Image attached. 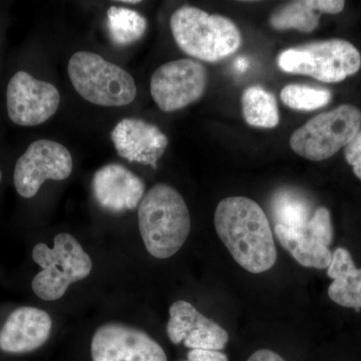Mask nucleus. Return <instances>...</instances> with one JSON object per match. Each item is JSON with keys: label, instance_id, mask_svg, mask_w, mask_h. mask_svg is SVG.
I'll list each match as a JSON object with an SVG mask.
<instances>
[{"label": "nucleus", "instance_id": "393cba45", "mask_svg": "<svg viewBox=\"0 0 361 361\" xmlns=\"http://www.w3.org/2000/svg\"><path fill=\"white\" fill-rule=\"evenodd\" d=\"M247 361H285V360L275 351L269 350V349H260V350L255 351Z\"/></svg>", "mask_w": 361, "mask_h": 361}, {"label": "nucleus", "instance_id": "4468645a", "mask_svg": "<svg viewBox=\"0 0 361 361\" xmlns=\"http://www.w3.org/2000/svg\"><path fill=\"white\" fill-rule=\"evenodd\" d=\"M116 153L125 160L156 169L169 145L167 135L141 118H126L111 133Z\"/></svg>", "mask_w": 361, "mask_h": 361}, {"label": "nucleus", "instance_id": "dca6fc26", "mask_svg": "<svg viewBox=\"0 0 361 361\" xmlns=\"http://www.w3.org/2000/svg\"><path fill=\"white\" fill-rule=\"evenodd\" d=\"M51 316L39 308L23 306L11 313L0 329V349L7 353H32L51 334Z\"/></svg>", "mask_w": 361, "mask_h": 361}, {"label": "nucleus", "instance_id": "0eeeda50", "mask_svg": "<svg viewBox=\"0 0 361 361\" xmlns=\"http://www.w3.org/2000/svg\"><path fill=\"white\" fill-rule=\"evenodd\" d=\"M361 129V111L342 104L320 114L292 134L290 147L297 155L313 161L327 160L353 141Z\"/></svg>", "mask_w": 361, "mask_h": 361}, {"label": "nucleus", "instance_id": "5701e85b", "mask_svg": "<svg viewBox=\"0 0 361 361\" xmlns=\"http://www.w3.org/2000/svg\"><path fill=\"white\" fill-rule=\"evenodd\" d=\"M344 155L353 169L356 177L361 180V130L344 149Z\"/></svg>", "mask_w": 361, "mask_h": 361}, {"label": "nucleus", "instance_id": "a878e982", "mask_svg": "<svg viewBox=\"0 0 361 361\" xmlns=\"http://www.w3.org/2000/svg\"><path fill=\"white\" fill-rule=\"evenodd\" d=\"M235 68L240 71H246V68H248V61L244 59H237L236 63H235Z\"/></svg>", "mask_w": 361, "mask_h": 361}, {"label": "nucleus", "instance_id": "2eb2a0df", "mask_svg": "<svg viewBox=\"0 0 361 361\" xmlns=\"http://www.w3.org/2000/svg\"><path fill=\"white\" fill-rule=\"evenodd\" d=\"M92 187L97 203L113 213L134 210L144 198V180L118 164L99 168L92 177Z\"/></svg>", "mask_w": 361, "mask_h": 361}, {"label": "nucleus", "instance_id": "ddd939ff", "mask_svg": "<svg viewBox=\"0 0 361 361\" xmlns=\"http://www.w3.org/2000/svg\"><path fill=\"white\" fill-rule=\"evenodd\" d=\"M169 314L167 334L174 344L183 342L190 349L220 351L229 341L224 329L187 301H176L170 306Z\"/></svg>", "mask_w": 361, "mask_h": 361}, {"label": "nucleus", "instance_id": "aec40b11", "mask_svg": "<svg viewBox=\"0 0 361 361\" xmlns=\"http://www.w3.org/2000/svg\"><path fill=\"white\" fill-rule=\"evenodd\" d=\"M242 113L252 127L272 129L279 123L276 99L262 87L253 85L242 94Z\"/></svg>", "mask_w": 361, "mask_h": 361}, {"label": "nucleus", "instance_id": "f03ea898", "mask_svg": "<svg viewBox=\"0 0 361 361\" xmlns=\"http://www.w3.org/2000/svg\"><path fill=\"white\" fill-rule=\"evenodd\" d=\"M139 229L153 257L168 259L182 248L191 231V216L179 192L160 183L145 195L137 211Z\"/></svg>", "mask_w": 361, "mask_h": 361}, {"label": "nucleus", "instance_id": "f8f14e48", "mask_svg": "<svg viewBox=\"0 0 361 361\" xmlns=\"http://www.w3.org/2000/svg\"><path fill=\"white\" fill-rule=\"evenodd\" d=\"M275 234L281 245L304 267L325 269L331 264L329 245L334 238L329 209L319 207L304 227L299 229L275 225Z\"/></svg>", "mask_w": 361, "mask_h": 361}, {"label": "nucleus", "instance_id": "a211bd4d", "mask_svg": "<svg viewBox=\"0 0 361 361\" xmlns=\"http://www.w3.org/2000/svg\"><path fill=\"white\" fill-rule=\"evenodd\" d=\"M327 275L334 280L329 288L330 299L343 307L360 310L361 269L346 249L339 247L332 253Z\"/></svg>", "mask_w": 361, "mask_h": 361}, {"label": "nucleus", "instance_id": "f257e3e1", "mask_svg": "<svg viewBox=\"0 0 361 361\" xmlns=\"http://www.w3.org/2000/svg\"><path fill=\"white\" fill-rule=\"evenodd\" d=\"M216 232L242 268L260 274L277 260L269 220L259 204L246 197H228L218 204L214 217Z\"/></svg>", "mask_w": 361, "mask_h": 361}, {"label": "nucleus", "instance_id": "6ab92c4d", "mask_svg": "<svg viewBox=\"0 0 361 361\" xmlns=\"http://www.w3.org/2000/svg\"><path fill=\"white\" fill-rule=\"evenodd\" d=\"M271 211L276 225L294 229L304 227L313 215L310 199L292 189L279 190L274 194L271 202Z\"/></svg>", "mask_w": 361, "mask_h": 361}, {"label": "nucleus", "instance_id": "bb28decb", "mask_svg": "<svg viewBox=\"0 0 361 361\" xmlns=\"http://www.w3.org/2000/svg\"><path fill=\"white\" fill-rule=\"evenodd\" d=\"M141 1H137V0H133V1H128V0H126V1H121V4H140Z\"/></svg>", "mask_w": 361, "mask_h": 361}, {"label": "nucleus", "instance_id": "cd10ccee", "mask_svg": "<svg viewBox=\"0 0 361 361\" xmlns=\"http://www.w3.org/2000/svg\"><path fill=\"white\" fill-rule=\"evenodd\" d=\"M2 179H4V172H2L1 168H0V184H1Z\"/></svg>", "mask_w": 361, "mask_h": 361}, {"label": "nucleus", "instance_id": "f3484780", "mask_svg": "<svg viewBox=\"0 0 361 361\" xmlns=\"http://www.w3.org/2000/svg\"><path fill=\"white\" fill-rule=\"evenodd\" d=\"M345 6L342 0H298L280 7L272 13L270 25L278 30H296L311 32L317 27L323 13L337 14Z\"/></svg>", "mask_w": 361, "mask_h": 361}, {"label": "nucleus", "instance_id": "7ed1b4c3", "mask_svg": "<svg viewBox=\"0 0 361 361\" xmlns=\"http://www.w3.org/2000/svg\"><path fill=\"white\" fill-rule=\"evenodd\" d=\"M170 26L178 47L200 61H222L241 47V32L232 20L197 7H180L171 16Z\"/></svg>", "mask_w": 361, "mask_h": 361}, {"label": "nucleus", "instance_id": "9d476101", "mask_svg": "<svg viewBox=\"0 0 361 361\" xmlns=\"http://www.w3.org/2000/svg\"><path fill=\"white\" fill-rule=\"evenodd\" d=\"M208 85V73L199 61L190 59L169 61L151 78L152 97L161 111L182 110L200 99Z\"/></svg>", "mask_w": 361, "mask_h": 361}, {"label": "nucleus", "instance_id": "39448f33", "mask_svg": "<svg viewBox=\"0 0 361 361\" xmlns=\"http://www.w3.org/2000/svg\"><path fill=\"white\" fill-rule=\"evenodd\" d=\"M68 73L78 94L97 106H125L137 96L130 73L94 52H75L68 61Z\"/></svg>", "mask_w": 361, "mask_h": 361}, {"label": "nucleus", "instance_id": "20e7f679", "mask_svg": "<svg viewBox=\"0 0 361 361\" xmlns=\"http://www.w3.org/2000/svg\"><path fill=\"white\" fill-rule=\"evenodd\" d=\"M32 259L42 270L33 278L32 288L44 301L59 300L71 284L84 280L92 269L89 254L68 233H59L54 237V248L44 243L37 244Z\"/></svg>", "mask_w": 361, "mask_h": 361}, {"label": "nucleus", "instance_id": "4be33fe9", "mask_svg": "<svg viewBox=\"0 0 361 361\" xmlns=\"http://www.w3.org/2000/svg\"><path fill=\"white\" fill-rule=\"evenodd\" d=\"M282 103L297 111H314L329 104V90L316 89L310 85H288L280 92Z\"/></svg>", "mask_w": 361, "mask_h": 361}, {"label": "nucleus", "instance_id": "6e6552de", "mask_svg": "<svg viewBox=\"0 0 361 361\" xmlns=\"http://www.w3.org/2000/svg\"><path fill=\"white\" fill-rule=\"evenodd\" d=\"M73 168V157L63 145L51 140H37L30 144L14 164V188L21 198L32 199L45 180L68 179Z\"/></svg>", "mask_w": 361, "mask_h": 361}, {"label": "nucleus", "instance_id": "1a4fd4ad", "mask_svg": "<svg viewBox=\"0 0 361 361\" xmlns=\"http://www.w3.org/2000/svg\"><path fill=\"white\" fill-rule=\"evenodd\" d=\"M61 104V94L51 82L30 71L18 70L7 82L6 110L9 121L20 127H35L51 118Z\"/></svg>", "mask_w": 361, "mask_h": 361}, {"label": "nucleus", "instance_id": "423d86ee", "mask_svg": "<svg viewBox=\"0 0 361 361\" xmlns=\"http://www.w3.org/2000/svg\"><path fill=\"white\" fill-rule=\"evenodd\" d=\"M280 70L322 82H339L361 68L360 52L346 40L334 39L292 47L278 56Z\"/></svg>", "mask_w": 361, "mask_h": 361}, {"label": "nucleus", "instance_id": "412c9836", "mask_svg": "<svg viewBox=\"0 0 361 361\" xmlns=\"http://www.w3.org/2000/svg\"><path fill=\"white\" fill-rule=\"evenodd\" d=\"M106 26L114 44L128 47L144 37L148 23L137 11L127 7L111 6L106 13Z\"/></svg>", "mask_w": 361, "mask_h": 361}, {"label": "nucleus", "instance_id": "b1692460", "mask_svg": "<svg viewBox=\"0 0 361 361\" xmlns=\"http://www.w3.org/2000/svg\"><path fill=\"white\" fill-rule=\"evenodd\" d=\"M183 361H229V360L227 355L221 351L191 349L188 353L187 360Z\"/></svg>", "mask_w": 361, "mask_h": 361}, {"label": "nucleus", "instance_id": "9b49d317", "mask_svg": "<svg viewBox=\"0 0 361 361\" xmlns=\"http://www.w3.org/2000/svg\"><path fill=\"white\" fill-rule=\"evenodd\" d=\"M90 353L92 361H168L147 332L120 322L104 323L96 330Z\"/></svg>", "mask_w": 361, "mask_h": 361}]
</instances>
